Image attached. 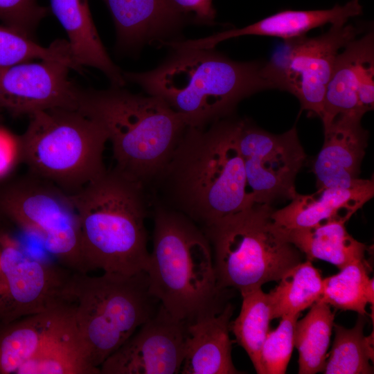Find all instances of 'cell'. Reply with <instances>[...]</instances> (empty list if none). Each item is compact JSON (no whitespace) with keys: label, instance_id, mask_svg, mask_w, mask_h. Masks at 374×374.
<instances>
[{"label":"cell","instance_id":"36","mask_svg":"<svg viewBox=\"0 0 374 374\" xmlns=\"http://www.w3.org/2000/svg\"><path fill=\"white\" fill-rule=\"evenodd\" d=\"M1 249L0 247V267H1Z\"/></svg>","mask_w":374,"mask_h":374},{"label":"cell","instance_id":"12","mask_svg":"<svg viewBox=\"0 0 374 374\" xmlns=\"http://www.w3.org/2000/svg\"><path fill=\"white\" fill-rule=\"evenodd\" d=\"M239 145L252 204L271 205L294 197L295 179L306 159L296 126L274 134L240 120Z\"/></svg>","mask_w":374,"mask_h":374},{"label":"cell","instance_id":"24","mask_svg":"<svg viewBox=\"0 0 374 374\" xmlns=\"http://www.w3.org/2000/svg\"><path fill=\"white\" fill-rule=\"evenodd\" d=\"M334 319L330 305L317 301L297 320L294 343L299 352V373L314 374L324 370Z\"/></svg>","mask_w":374,"mask_h":374},{"label":"cell","instance_id":"37","mask_svg":"<svg viewBox=\"0 0 374 374\" xmlns=\"http://www.w3.org/2000/svg\"><path fill=\"white\" fill-rule=\"evenodd\" d=\"M2 111H3V110L0 108V120H1V112H2Z\"/></svg>","mask_w":374,"mask_h":374},{"label":"cell","instance_id":"18","mask_svg":"<svg viewBox=\"0 0 374 374\" xmlns=\"http://www.w3.org/2000/svg\"><path fill=\"white\" fill-rule=\"evenodd\" d=\"M374 196V181L360 179L348 188H321L310 195L296 193L285 207L271 217L279 227L303 229L330 221L347 222Z\"/></svg>","mask_w":374,"mask_h":374},{"label":"cell","instance_id":"33","mask_svg":"<svg viewBox=\"0 0 374 374\" xmlns=\"http://www.w3.org/2000/svg\"><path fill=\"white\" fill-rule=\"evenodd\" d=\"M174 11L184 21H190L197 24H214L216 10L213 0H170Z\"/></svg>","mask_w":374,"mask_h":374},{"label":"cell","instance_id":"14","mask_svg":"<svg viewBox=\"0 0 374 374\" xmlns=\"http://www.w3.org/2000/svg\"><path fill=\"white\" fill-rule=\"evenodd\" d=\"M70 69L54 60L0 66V108L15 116L52 108L78 109V86L70 80Z\"/></svg>","mask_w":374,"mask_h":374},{"label":"cell","instance_id":"35","mask_svg":"<svg viewBox=\"0 0 374 374\" xmlns=\"http://www.w3.org/2000/svg\"><path fill=\"white\" fill-rule=\"evenodd\" d=\"M374 288H373V278H370L366 290V296L367 299L368 303L372 305L373 307L374 303V294H373Z\"/></svg>","mask_w":374,"mask_h":374},{"label":"cell","instance_id":"11","mask_svg":"<svg viewBox=\"0 0 374 374\" xmlns=\"http://www.w3.org/2000/svg\"><path fill=\"white\" fill-rule=\"evenodd\" d=\"M0 326L69 303L73 271L28 254L8 235H0Z\"/></svg>","mask_w":374,"mask_h":374},{"label":"cell","instance_id":"21","mask_svg":"<svg viewBox=\"0 0 374 374\" xmlns=\"http://www.w3.org/2000/svg\"><path fill=\"white\" fill-rule=\"evenodd\" d=\"M72 319L69 303L0 326V374H17L25 363L69 326Z\"/></svg>","mask_w":374,"mask_h":374},{"label":"cell","instance_id":"15","mask_svg":"<svg viewBox=\"0 0 374 374\" xmlns=\"http://www.w3.org/2000/svg\"><path fill=\"white\" fill-rule=\"evenodd\" d=\"M374 107V33L349 42L337 56L321 118L323 125L341 115L363 116Z\"/></svg>","mask_w":374,"mask_h":374},{"label":"cell","instance_id":"25","mask_svg":"<svg viewBox=\"0 0 374 374\" xmlns=\"http://www.w3.org/2000/svg\"><path fill=\"white\" fill-rule=\"evenodd\" d=\"M268 294L272 319L300 314L321 297L323 278L311 261L301 262L287 270Z\"/></svg>","mask_w":374,"mask_h":374},{"label":"cell","instance_id":"1","mask_svg":"<svg viewBox=\"0 0 374 374\" xmlns=\"http://www.w3.org/2000/svg\"><path fill=\"white\" fill-rule=\"evenodd\" d=\"M240 120L187 127L168 162L148 187L150 203L204 228L251 206L239 145Z\"/></svg>","mask_w":374,"mask_h":374},{"label":"cell","instance_id":"4","mask_svg":"<svg viewBox=\"0 0 374 374\" xmlns=\"http://www.w3.org/2000/svg\"><path fill=\"white\" fill-rule=\"evenodd\" d=\"M78 110L101 125L115 168L146 188L168 162L187 125L161 99L111 86H78Z\"/></svg>","mask_w":374,"mask_h":374},{"label":"cell","instance_id":"34","mask_svg":"<svg viewBox=\"0 0 374 374\" xmlns=\"http://www.w3.org/2000/svg\"><path fill=\"white\" fill-rule=\"evenodd\" d=\"M21 161L19 136L0 127V179L7 175Z\"/></svg>","mask_w":374,"mask_h":374},{"label":"cell","instance_id":"3","mask_svg":"<svg viewBox=\"0 0 374 374\" xmlns=\"http://www.w3.org/2000/svg\"><path fill=\"white\" fill-rule=\"evenodd\" d=\"M70 196L79 217L87 271H146L150 251L145 222L151 203L143 184L114 168Z\"/></svg>","mask_w":374,"mask_h":374},{"label":"cell","instance_id":"9","mask_svg":"<svg viewBox=\"0 0 374 374\" xmlns=\"http://www.w3.org/2000/svg\"><path fill=\"white\" fill-rule=\"evenodd\" d=\"M0 211L37 235L63 267L87 273L76 208L70 195L57 186L28 172L0 193Z\"/></svg>","mask_w":374,"mask_h":374},{"label":"cell","instance_id":"26","mask_svg":"<svg viewBox=\"0 0 374 374\" xmlns=\"http://www.w3.org/2000/svg\"><path fill=\"white\" fill-rule=\"evenodd\" d=\"M240 294L242 298L240 312L231 322L230 331L247 353L256 373L261 374V348L272 320L269 296L261 287Z\"/></svg>","mask_w":374,"mask_h":374},{"label":"cell","instance_id":"20","mask_svg":"<svg viewBox=\"0 0 374 374\" xmlns=\"http://www.w3.org/2000/svg\"><path fill=\"white\" fill-rule=\"evenodd\" d=\"M113 19L116 44L136 51L146 44L168 42L184 24L170 0H103Z\"/></svg>","mask_w":374,"mask_h":374},{"label":"cell","instance_id":"30","mask_svg":"<svg viewBox=\"0 0 374 374\" xmlns=\"http://www.w3.org/2000/svg\"><path fill=\"white\" fill-rule=\"evenodd\" d=\"M368 268L366 260L359 261L347 265L338 274L323 278V293L318 301L366 315L368 303L366 290L371 278Z\"/></svg>","mask_w":374,"mask_h":374},{"label":"cell","instance_id":"31","mask_svg":"<svg viewBox=\"0 0 374 374\" xmlns=\"http://www.w3.org/2000/svg\"><path fill=\"white\" fill-rule=\"evenodd\" d=\"M300 314L283 316L278 327L269 331L261 348V374H284L294 346V334Z\"/></svg>","mask_w":374,"mask_h":374},{"label":"cell","instance_id":"32","mask_svg":"<svg viewBox=\"0 0 374 374\" xmlns=\"http://www.w3.org/2000/svg\"><path fill=\"white\" fill-rule=\"evenodd\" d=\"M51 12L38 0H0V21L21 35L33 39L40 21Z\"/></svg>","mask_w":374,"mask_h":374},{"label":"cell","instance_id":"16","mask_svg":"<svg viewBox=\"0 0 374 374\" xmlns=\"http://www.w3.org/2000/svg\"><path fill=\"white\" fill-rule=\"evenodd\" d=\"M362 118L357 114L341 115L323 126V144L312 170L317 189L348 188L360 180L368 138L362 126Z\"/></svg>","mask_w":374,"mask_h":374},{"label":"cell","instance_id":"6","mask_svg":"<svg viewBox=\"0 0 374 374\" xmlns=\"http://www.w3.org/2000/svg\"><path fill=\"white\" fill-rule=\"evenodd\" d=\"M73 321L84 359L93 374L157 312L145 271L133 275L73 271L67 285Z\"/></svg>","mask_w":374,"mask_h":374},{"label":"cell","instance_id":"22","mask_svg":"<svg viewBox=\"0 0 374 374\" xmlns=\"http://www.w3.org/2000/svg\"><path fill=\"white\" fill-rule=\"evenodd\" d=\"M49 8L67 34L77 64L99 69L112 86L124 87L123 71L113 62L100 38L89 0H50Z\"/></svg>","mask_w":374,"mask_h":374},{"label":"cell","instance_id":"29","mask_svg":"<svg viewBox=\"0 0 374 374\" xmlns=\"http://www.w3.org/2000/svg\"><path fill=\"white\" fill-rule=\"evenodd\" d=\"M34 59L58 61L80 73L83 69L75 62L67 40L58 39L45 47L8 26H0V66Z\"/></svg>","mask_w":374,"mask_h":374},{"label":"cell","instance_id":"28","mask_svg":"<svg viewBox=\"0 0 374 374\" xmlns=\"http://www.w3.org/2000/svg\"><path fill=\"white\" fill-rule=\"evenodd\" d=\"M17 374H93L81 353L73 319L69 326L25 363Z\"/></svg>","mask_w":374,"mask_h":374},{"label":"cell","instance_id":"13","mask_svg":"<svg viewBox=\"0 0 374 374\" xmlns=\"http://www.w3.org/2000/svg\"><path fill=\"white\" fill-rule=\"evenodd\" d=\"M186 321L160 304L155 314L100 366V374H174L180 372Z\"/></svg>","mask_w":374,"mask_h":374},{"label":"cell","instance_id":"23","mask_svg":"<svg viewBox=\"0 0 374 374\" xmlns=\"http://www.w3.org/2000/svg\"><path fill=\"white\" fill-rule=\"evenodd\" d=\"M344 221H330L303 229L280 228L287 240L305 255L307 260L328 262L339 269L366 260L367 246L355 239Z\"/></svg>","mask_w":374,"mask_h":374},{"label":"cell","instance_id":"17","mask_svg":"<svg viewBox=\"0 0 374 374\" xmlns=\"http://www.w3.org/2000/svg\"><path fill=\"white\" fill-rule=\"evenodd\" d=\"M362 13L359 0H351L344 6L336 4L330 9L294 10H284L241 28L219 32L197 39L174 41L173 48L210 49L219 43L245 35L276 37L290 39L305 35L310 30L326 24H344Z\"/></svg>","mask_w":374,"mask_h":374},{"label":"cell","instance_id":"19","mask_svg":"<svg viewBox=\"0 0 374 374\" xmlns=\"http://www.w3.org/2000/svg\"><path fill=\"white\" fill-rule=\"evenodd\" d=\"M233 306L227 303L187 323L183 374H238L229 337Z\"/></svg>","mask_w":374,"mask_h":374},{"label":"cell","instance_id":"2","mask_svg":"<svg viewBox=\"0 0 374 374\" xmlns=\"http://www.w3.org/2000/svg\"><path fill=\"white\" fill-rule=\"evenodd\" d=\"M172 49L154 69L123 75L161 99L187 127L202 128L228 118L242 100L271 89L262 75L263 64L234 61L214 48Z\"/></svg>","mask_w":374,"mask_h":374},{"label":"cell","instance_id":"8","mask_svg":"<svg viewBox=\"0 0 374 374\" xmlns=\"http://www.w3.org/2000/svg\"><path fill=\"white\" fill-rule=\"evenodd\" d=\"M19 136L21 161L28 172L73 195L107 170L108 136L95 120L78 109L52 108L28 116Z\"/></svg>","mask_w":374,"mask_h":374},{"label":"cell","instance_id":"10","mask_svg":"<svg viewBox=\"0 0 374 374\" xmlns=\"http://www.w3.org/2000/svg\"><path fill=\"white\" fill-rule=\"evenodd\" d=\"M359 33L352 24H335L319 36L284 40L262 64V75L271 89L292 93L301 110L321 118L337 56Z\"/></svg>","mask_w":374,"mask_h":374},{"label":"cell","instance_id":"7","mask_svg":"<svg viewBox=\"0 0 374 374\" xmlns=\"http://www.w3.org/2000/svg\"><path fill=\"white\" fill-rule=\"evenodd\" d=\"M274 208L253 204L202 228L212 249L219 287L240 293L278 281L301 262V251L273 221Z\"/></svg>","mask_w":374,"mask_h":374},{"label":"cell","instance_id":"5","mask_svg":"<svg viewBox=\"0 0 374 374\" xmlns=\"http://www.w3.org/2000/svg\"><path fill=\"white\" fill-rule=\"evenodd\" d=\"M152 205V249L145 271L150 294L171 316L186 322L220 310L223 290L203 230L179 212Z\"/></svg>","mask_w":374,"mask_h":374},{"label":"cell","instance_id":"27","mask_svg":"<svg viewBox=\"0 0 374 374\" xmlns=\"http://www.w3.org/2000/svg\"><path fill=\"white\" fill-rule=\"evenodd\" d=\"M365 315L359 314L355 326L334 324L335 339L326 359L325 374H371L373 368V332L364 335Z\"/></svg>","mask_w":374,"mask_h":374}]
</instances>
